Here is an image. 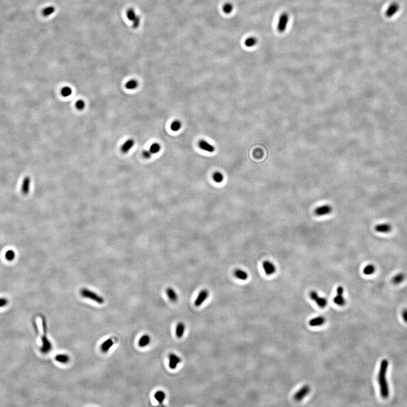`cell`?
<instances>
[{
    "instance_id": "obj_30",
    "label": "cell",
    "mask_w": 407,
    "mask_h": 407,
    "mask_svg": "<svg viewBox=\"0 0 407 407\" xmlns=\"http://www.w3.org/2000/svg\"><path fill=\"white\" fill-rule=\"evenodd\" d=\"M126 15L129 20L132 22L135 20V18L137 17L134 10L132 8H130L127 10V11L126 12Z\"/></svg>"
},
{
    "instance_id": "obj_40",
    "label": "cell",
    "mask_w": 407,
    "mask_h": 407,
    "mask_svg": "<svg viewBox=\"0 0 407 407\" xmlns=\"http://www.w3.org/2000/svg\"><path fill=\"white\" fill-rule=\"evenodd\" d=\"M402 317L404 321L407 323V309H404L402 312Z\"/></svg>"
},
{
    "instance_id": "obj_4",
    "label": "cell",
    "mask_w": 407,
    "mask_h": 407,
    "mask_svg": "<svg viewBox=\"0 0 407 407\" xmlns=\"http://www.w3.org/2000/svg\"><path fill=\"white\" fill-rule=\"evenodd\" d=\"M309 296L312 300L316 303V304L320 308H324L326 307L328 305V300L327 299L323 298V297H320L318 295V293H317L315 291H312L310 293H309Z\"/></svg>"
},
{
    "instance_id": "obj_39",
    "label": "cell",
    "mask_w": 407,
    "mask_h": 407,
    "mask_svg": "<svg viewBox=\"0 0 407 407\" xmlns=\"http://www.w3.org/2000/svg\"><path fill=\"white\" fill-rule=\"evenodd\" d=\"M143 155L144 157L146 159H150L151 156H152V153L150 152V150H144L143 152Z\"/></svg>"
},
{
    "instance_id": "obj_21",
    "label": "cell",
    "mask_w": 407,
    "mask_h": 407,
    "mask_svg": "<svg viewBox=\"0 0 407 407\" xmlns=\"http://www.w3.org/2000/svg\"><path fill=\"white\" fill-rule=\"evenodd\" d=\"M185 325L183 322H179L176 326V337L181 339L183 337L185 331Z\"/></svg>"
},
{
    "instance_id": "obj_8",
    "label": "cell",
    "mask_w": 407,
    "mask_h": 407,
    "mask_svg": "<svg viewBox=\"0 0 407 407\" xmlns=\"http://www.w3.org/2000/svg\"><path fill=\"white\" fill-rule=\"evenodd\" d=\"M332 211L333 208L330 205H322L314 210V214L317 216H323L331 213Z\"/></svg>"
},
{
    "instance_id": "obj_33",
    "label": "cell",
    "mask_w": 407,
    "mask_h": 407,
    "mask_svg": "<svg viewBox=\"0 0 407 407\" xmlns=\"http://www.w3.org/2000/svg\"><path fill=\"white\" fill-rule=\"evenodd\" d=\"M257 39L253 37H251L247 39L245 41V44L246 47L250 48V47H254L255 45L257 44Z\"/></svg>"
},
{
    "instance_id": "obj_1",
    "label": "cell",
    "mask_w": 407,
    "mask_h": 407,
    "mask_svg": "<svg viewBox=\"0 0 407 407\" xmlns=\"http://www.w3.org/2000/svg\"><path fill=\"white\" fill-rule=\"evenodd\" d=\"M389 366V361L384 359L381 361L378 374V382L380 389L381 395L384 399H387L389 394V387L387 379V372Z\"/></svg>"
},
{
    "instance_id": "obj_22",
    "label": "cell",
    "mask_w": 407,
    "mask_h": 407,
    "mask_svg": "<svg viewBox=\"0 0 407 407\" xmlns=\"http://www.w3.org/2000/svg\"><path fill=\"white\" fill-rule=\"evenodd\" d=\"M150 340H151L150 337L147 334L144 335L143 336L141 337L139 340L138 345L141 348H143L150 344Z\"/></svg>"
},
{
    "instance_id": "obj_7",
    "label": "cell",
    "mask_w": 407,
    "mask_h": 407,
    "mask_svg": "<svg viewBox=\"0 0 407 407\" xmlns=\"http://www.w3.org/2000/svg\"><path fill=\"white\" fill-rule=\"evenodd\" d=\"M311 391L310 387L308 385H305L302 387L299 391H298L293 396L294 400L296 401H302L306 396L309 394Z\"/></svg>"
},
{
    "instance_id": "obj_41",
    "label": "cell",
    "mask_w": 407,
    "mask_h": 407,
    "mask_svg": "<svg viewBox=\"0 0 407 407\" xmlns=\"http://www.w3.org/2000/svg\"><path fill=\"white\" fill-rule=\"evenodd\" d=\"M6 303H7V300H6V299H4V298L0 299V307L5 305Z\"/></svg>"
},
{
    "instance_id": "obj_3",
    "label": "cell",
    "mask_w": 407,
    "mask_h": 407,
    "mask_svg": "<svg viewBox=\"0 0 407 407\" xmlns=\"http://www.w3.org/2000/svg\"><path fill=\"white\" fill-rule=\"evenodd\" d=\"M44 323H43V328H44V335L41 338V342H42V346L41 347V351L43 354H48L49 352L52 350V346L51 342L48 339V338L47 337V330H46V323L44 321Z\"/></svg>"
},
{
    "instance_id": "obj_17",
    "label": "cell",
    "mask_w": 407,
    "mask_h": 407,
    "mask_svg": "<svg viewBox=\"0 0 407 407\" xmlns=\"http://www.w3.org/2000/svg\"><path fill=\"white\" fill-rule=\"evenodd\" d=\"M114 340L113 338H109L108 339L106 340L105 342H104L101 346V351L106 353L110 350L111 348V347L114 345Z\"/></svg>"
},
{
    "instance_id": "obj_20",
    "label": "cell",
    "mask_w": 407,
    "mask_h": 407,
    "mask_svg": "<svg viewBox=\"0 0 407 407\" xmlns=\"http://www.w3.org/2000/svg\"><path fill=\"white\" fill-rule=\"evenodd\" d=\"M166 295L168 296L169 299H170L171 302L175 303L178 300V295L176 293V291L172 288L168 287L167 289L166 290Z\"/></svg>"
},
{
    "instance_id": "obj_26",
    "label": "cell",
    "mask_w": 407,
    "mask_h": 407,
    "mask_svg": "<svg viewBox=\"0 0 407 407\" xmlns=\"http://www.w3.org/2000/svg\"><path fill=\"white\" fill-rule=\"evenodd\" d=\"M375 267L372 264H369V265H366V267H364L363 270V272L365 275H372L374 272H375Z\"/></svg>"
},
{
    "instance_id": "obj_6",
    "label": "cell",
    "mask_w": 407,
    "mask_h": 407,
    "mask_svg": "<svg viewBox=\"0 0 407 407\" xmlns=\"http://www.w3.org/2000/svg\"><path fill=\"white\" fill-rule=\"evenodd\" d=\"M344 288L342 286H339L337 289V296H335L333 299L334 304L343 307L346 304V300L343 297Z\"/></svg>"
},
{
    "instance_id": "obj_25",
    "label": "cell",
    "mask_w": 407,
    "mask_h": 407,
    "mask_svg": "<svg viewBox=\"0 0 407 407\" xmlns=\"http://www.w3.org/2000/svg\"><path fill=\"white\" fill-rule=\"evenodd\" d=\"M405 279V275L403 273H399L393 277L392 282L394 284H399L401 283Z\"/></svg>"
},
{
    "instance_id": "obj_36",
    "label": "cell",
    "mask_w": 407,
    "mask_h": 407,
    "mask_svg": "<svg viewBox=\"0 0 407 407\" xmlns=\"http://www.w3.org/2000/svg\"><path fill=\"white\" fill-rule=\"evenodd\" d=\"M232 10H233V6L231 3H226L223 8V12L227 14H229L230 13H231Z\"/></svg>"
},
{
    "instance_id": "obj_12",
    "label": "cell",
    "mask_w": 407,
    "mask_h": 407,
    "mask_svg": "<svg viewBox=\"0 0 407 407\" xmlns=\"http://www.w3.org/2000/svg\"><path fill=\"white\" fill-rule=\"evenodd\" d=\"M262 267L265 274L267 275H272L275 273L276 271V267L274 264L268 260L263 262Z\"/></svg>"
},
{
    "instance_id": "obj_31",
    "label": "cell",
    "mask_w": 407,
    "mask_h": 407,
    "mask_svg": "<svg viewBox=\"0 0 407 407\" xmlns=\"http://www.w3.org/2000/svg\"><path fill=\"white\" fill-rule=\"evenodd\" d=\"M161 150V146L160 145L157 143L152 144L151 146H150V150L152 154H156L159 152Z\"/></svg>"
},
{
    "instance_id": "obj_34",
    "label": "cell",
    "mask_w": 407,
    "mask_h": 407,
    "mask_svg": "<svg viewBox=\"0 0 407 407\" xmlns=\"http://www.w3.org/2000/svg\"><path fill=\"white\" fill-rule=\"evenodd\" d=\"M61 94L62 96L64 97L70 96L72 94V89H71V88L69 87H64L62 89Z\"/></svg>"
},
{
    "instance_id": "obj_38",
    "label": "cell",
    "mask_w": 407,
    "mask_h": 407,
    "mask_svg": "<svg viewBox=\"0 0 407 407\" xmlns=\"http://www.w3.org/2000/svg\"><path fill=\"white\" fill-rule=\"evenodd\" d=\"M140 17H139L137 15V17L135 18V20L133 21V28H138V27L139 26V25H140Z\"/></svg>"
},
{
    "instance_id": "obj_11",
    "label": "cell",
    "mask_w": 407,
    "mask_h": 407,
    "mask_svg": "<svg viewBox=\"0 0 407 407\" xmlns=\"http://www.w3.org/2000/svg\"><path fill=\"white\" fill-rule=\"evenodd\" d=\"M399 9H400V6L399 3L396 2H394L393 3H391L389 6L388 7V8L387 9L386 16L388 18L392 17L398 12Z\"/></svg>"
},
{
    "instance_id": "obj_15",
    "label": "cell",
    "mask_w": 407,
    "mask_h": 407,
    "mask_svg": "<svg viewBox=\"0 0 407 407\" xmlns=\"http://www.w3.org/2000/svg\"><path fill=\"white\" fill-rule=\"evenodd\" d=\"M134 144H135V141L133 139H128L121 146V148H120L121 152L123 153H127L129 152V151L134 146Z\"/></svg>"
},
{
    "instance_id": "obj_14",
    "label": "cell",
    "mask_w": 407,
    "mask_h": 407,
    "mask_svg": "<svg viewBox=\"0 0 407 407\" xmlns=\"http://www.w3.org/2000/svg\"><path fill=\"white\" fill-rule=\"evenodd\" d=\"M199 146L201 150L209 153L214 152L215 148L213 145L208 143L204 140H201L199 142Z\"/></svg>"
},
{
    "instance_id": "obj_16",
    "label": "cell",
    "mask_w": 407,
    "mask_h": 407,
    "mask_svg": "<svg viewBox=\"0 0 407 407\" xmlns=\"http://www.w3.org/2000/svg\"><path fill=\"white\" fill-rule=\"evenodd\" d=\"M30 182H31V180H30V178L28 176L25 177L24 178L23 182H22V187H21V191H22V193L24 195H27L28 193H29Z\"/></svg>"
},
{
    "instance_id": "obj_18",
    "label": "cell",
    "mask_w": 407,
    "mask_h": 407,
    "mask_svg": "<svg viewBox=\"0 0 407 407\" xmlns=\"http://www.w3.org/2000/svg\"><path fill=\"white\" fill-rule=\"evenodd\" d=\"M325 322V318L323 317L319 316L311 319L309 322V324L312 327H316L323 325Z\"/></svg>"
},
{
    "instance_id": "obj_23",
    "label": "cell",
    "mask_w": 407,
    "mask_h": 407,
    "mask_svg": "<svg viewBox=\"0 0 407 407\" xmlns=\"http://www.w3.org/2000/svg\"><path fill=\"white\" fill-rule=\"evenodd\" d=\"M154 397H155V398L157 401L158 403L162 404L164 401L165 399L166 394H165L164 391H161V390H159V391H157V392H155Z\"/></svg>"
},
{
    "instance_id": "obj_2",
    "label": "cell",
    "mask_w": 407,
    "mask_h": 407,
    "mask_svg": "<svg viewBox=\"0 0 407 407\" xmlns=\"http://www.w3.org/2000/svg\"><path fill=\"white\" fill-rule=\"evenodd\" d=\"M81 296L83 298L90 299L92 301L96 302L98 304H102L104 302V299L101 296L97 295L96 293H94L92 291L88 290L87 288H82L80 291Z\"/></svg>"
},
{
    "instance_id": "obj_10",
    "label": "cell",
    "mask_w": 407,
    "mask_h": 407,
    "mask_svg": "<svg viewBox=\"0 0 407 407\" xmlns=\"http://www.w3.org/2000/svg\"><path fill=\"white\" fill-rule=\"evenodd\" d=\"M169 368L171 369H176L177 368V366L179 364L181 363L182 362V359L179 357L178 355L174 354H170L169 356Z\"/></svg>"
},
{
    "instance_id": "obj_27",
    "label": "cell",
    "mask_w": 407,
    "mask_h": 407,
    "mask_svg": "<svg viewBox=\"0 0 407 407\" xmlns=\"http://www.w3.org/2000/svg\"><path fill=\"white\" fill-rule=\"evenodd\" d=\"M181 127H182V123L179 120H174L170 125V129L174 132L178 131L179 130L181 129Z\"/></svg>"
},
{
    "instance_id": "obj_5",
    "label": "cell",
    "mask_w": 407,
    "mask_h": 407,
    "mask_svg": "<svg viewBox=\"0 0 407 407\" xmlns=\"http://www.w3.org/2000/svg\"><path fill=\"white\" fill-rule=\"evenodd\" d=\"M289 21V16L287 13H282L279 18L277 29L281 33L284 32L287 28V25Z\"/></svg>"
},
{
    "instance_id": "obj_29",
    "label": "cell",
    "mask_w": 407,
    "mask_h": 407,
    "mask_svg": "<svg viewBox=\"0 0 407 407\" xmlns=\"http://www.w3.org/2000/svg\"><path fill=\"white\" fill-rule=\"evenodd\" d=\"M213 178L214 182H216L217 183H220L222 182L223 181L224 176H223L222 173H220V171H216V173L213 174Z\"/></svg>"
},
{
    "instance_id": "obj_13",
    "label": "cell",
    "mask_w": 407,
    "mask_h": 407,
    "mask_svg": "<svg viewBox=\"0 0 407 407\" xmlns=\"http://www.w3.org/2000/svg\"><path fill=\"white\" fill-rule=\"evenodd\" d=\"M391 229H392V226L390 224L387 223L378 224L377 225L375 226V230L376 231L380 233H384V234L391 231Z\"/></svg>"
},
{
    "instance_id": "obj_9",
    "label": "cell",
    "mask_w": 407,
    "mask_h": 407,
    "mask_svg": "<svg viewBox=\"0 0 407 407\" xmlns=\"http://www.w3.org/2000/svg\"><path fill=\"white\" fill-rule=\"evenodd\" d=\"M209 295V293L208 290H202V291H201L195 300V305L197 307L201 306L203 304V303L208 298Z\"/></svg>"
},
{
    "instance_id": "obj_19",
    "label": "cell",
    "mask_w": 407,
    "mask_h": 407,
    "mask_svg": "<svg viewBox=\"0 0 407 407\" xmlns=\"http://www.w3.org/2000/svg\"><path fill=\"white\" fill-rule=\"evenodd\" d=\"M234 275L237 278L242 281H246L248 278V275L247 272L241 269H237L235 270L234 272Z\"/></svg>"
},
{
    "instance_id": "obj_37",
    "label": "cell",
    "mask_w": 407,
    "mask_h": 407,
    "mask_svg": "<svg viewBox=\"0 0 407 407\" xmlns=\"http://www.w3.org/2000/svg\"><path fill=\"white\" fill-rule=\"evenodd\" d=\"M75 106L78 110H83L85 107V103L82 100H78L76 102Z\"/></svg>"
},
{
    "instance_id": "obj_28",
    "label": "cell",
    "mask_w": 407,
    "mask_h": 407,
    "mask_svg": "<svg viewBox=\"0 0 407 407\" xmlns=\"http://www.w3.org/2000/svg\"><path fill=\"white\" fill-rule=\"evenodd\" d=\"M138 86V82L135 79H132L126 83V87L128 89H134L137 88Z\"/></svg>"
},
{
    "instance_id": "obj_35",
    "label": "cell",
    "mask_w": 407,
    "mask_h": 407,
    "mask_svg": "<svg viewBox=\"0 0 407 407\" xmlns=\"http://www.w3.org/2000/svg\"><path fill=\"white\" fill-rule=\"evenodd\" d=\"M15 257V253L12 250L8 251L5 253V257L6 260L8 261H13V260H14Z\"/></svg>"
},
{
    "instance_id": "obj_24",
    "label": "cell",
    "mask_w": 407,
    "mask_h": 407,
    "mask_svg": "<svg viewBox=\"0 0 407 407\" xmlns=\"http://www.w3.org/2000/svg\"><path fill=\"white\" fill-rule=\"evenodd\" d=\"M55 360L59 363L67 364L70 361V357L67 354H57L55 357Z\"/></svg>"
},
{
    "instance_id": "obj_32",
    "label": "cell",
    "mask_w": 407,
    "mask_h": 407,
    "mask_svg": "<svg viewBox=\"0 0 407 407\" xmlns=\"http://www.w3.org/2000/svg\"><path fill=\"white\" fill-rule=\"evenodd\" d=\"M56 9L53 6H48L46 8L43 10V15L45 17H48L50 15L52 14L54 12H55Z\"/></svg>"
}]
</instances>
